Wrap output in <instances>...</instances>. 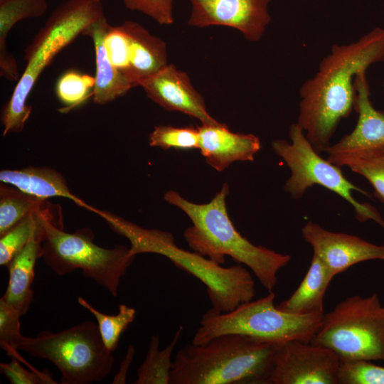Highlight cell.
<instances>
[{
    "mask_svg": "<svg viewBox=\"0 0 384 384\" xmlns=\"http://www.w3.org/2000/svg\"><path fill=\"white\" fill-rule=\"evenodd\" d=\"M383 60L384 28L376 27L354 42L334 45L302 85L296 123L318 153L325 152L341 120L355 110L357 75Z\"/></svg>",
    "mask_w": 384,
    "mask_h": 384,
    "instance_id": "6da1fadb",
    "label": "cell"
},
{
    "mask_svg": "<svg viewBox=\"0 0 384 384\" xmlns=\"http://www.w3.org/2000/svg\"><path fill=\"white\" fill-rule=\"evenodd\" d=\"M230 191L225 183L212 200L203 204L183 198L174 191L164 195V200L182 210L192 225L183 232L188 246L200 255L218 264L229 256L235 262L249 267L260 284L271 292L277 283V273L291 260V256L277 252L263 246L255 245L235 228L226 208Z\"/></svg>",
    "mask_w": 384,
    "mask_h": 384,
    "instance_id": "7a4b0ae2",
    "label": "cell"
},
{
    "mask_svg": "<svg viewBox=\"0 0 384 384\" xmlns=\"http://www.w3.org/2000/svg\"><path fill=\"white\" fill-rule=\"evenodd\" d=\"M94 213L114 232L129 241L132 255H161L198 279L207 288L214 311L229 312L254 298L255 281L246 267L240 265L222 267L195 251L178 247L169 232L142 228L107 210L95 208Z\"/></svg>",
    "mask_w": 384,
    "mask_h": 384,
    "instance_id": "3957f363",
    "label": "cell"
},
{
    "mask_svg": "<svg viewBox=\"0 0 384 384\" xmlns=\"http://www.w3.org/2000/svg\"><path fill=\"white\" fill-rule=\"evenodd\" d=\"M277 345L235 334L191 343L176 355L170 384H270Z\"/></svg>",
    "mask_w": 384,
    "mask_h": 384,
    "instance_id": "277c9868",
    "label": "cell"
},
{
    "mask_svg": "<svg viewBox=\"0 0 384 384\" xmlns=\"http://www.w3.org/2000/svg\"><path fill=\"white\" fill-rule=\"evenodd\" d=\"M103 15L101 0H68L53 11L25 49L26 68L1 112L3 136L23 129L32 111L27 100L42 72L55 55Z\"/></svg>",
    "mask_w": 384,
    "mask_h": 384,
    "instance_id": "5b68a950",
    "label": "cell"
},
{
    "mask_svg": "<svg viewBox=\"0 0 384 384\" xmlns=\"http://www.w3.org/2000/svg\"><path fill=\"white\" fill-rule=\"evenodd\" d=\"M42 223L44 238L41 257L54 273L61 276L80 269L85 277L117 297L120 280L135 257L129 247H102L94 242L95 235L90 228L73 233L65 232L60 208L45 213Z\"/></svg>",
    "mask_w": 384,
    "mask_h": 384,
    "instance_id": "8992f818",
    "label": "cell"
},
{
    "mask_svg": "<svg viewBox=\"0 0 384 384\" xmlns=\"http://www.w3.org/2000/svg\"><path fill=\"white\" fill-rule=\"evenodd\" d=\"M274 297L271 291L260 299L243 303L226 313L210 309L203 314L192 343H205L230 334L277 344L294 340L311 342L321 325L324 314L287 313L274 305Z\"/></svg>",
    "mask_w": 384,
    "mask_h": 384,
    "instance_id": "52a82bcc",
    "label": "cell"
},
{
    "mask_svg": "<svg viewBox=\"0 0 384 384\" xmlns=\"http://www.w3.org/2000/svg\"><path fill=\"white\" fill-rule=\"evenodd\" d=\"M15 348L51 362L60 373L62 384L101 382L110 374L114 363L97 324L92 321L58 333L43 331L35 337L22 336Z\"/></svg>",
    "mask_w": 384,
    "mask_h": 384,
    "instance_id": "ba28073f",
    "label": "cell"
},
{
    "mask_svg": "<svg viewBox=\"0 0 384 384\" xmlns=\"http://www.w3.org/2000/svg\"><path fill=\"white\" fill-rule=\"evenodd\" d=\"M311 343L332 350L342 361L384 362V305L377 293L348 297L324 313Z\"/></svg>",
    "mask_w": 384,
    "mask_h": 384,
    "instance_id": "9c48e42d",
    "label": "cell"
},
{
    "mask_svg": "<svg viewBox=\"0 0 384 384\" xmlns=\"http://www.w3.org/2000/svg\"><path fill=\"white\" fill-rule=\"evenodd\" d=\"M291 142L275 139L272 142L274 152L280 156L291 171L284 190L293 198H301L311 186L317 184L338 194L353 206L360 222L372 220L384 228V220L368 203L356 201L353 191L368 193L352 183L343 175L341 167L322 158L306 137L302 129L293 123L289 127Z\"/></svg>",
    "mask_w": 384,
    "mask_h": 384,
    "instance_id": "30bf717a",
    "label": "cell"
},
{
    "mask_svg": "<svg viewBox=\"0 0 384 384\" xmlns=\"http://www.w3.org/2000/svg\"><path fill=\"white\" fill-rule=\"evenodd\" d=\"M340 364L326 347L299 340L278 343L270 384H338Z\"/></svg>",
    "mask_w": 384,
    "mask_h": 384,
    "instance_id": "8fae6325",
    "label": "cell"
},
{
    "mask_svg": "<svg viewBox=\"0 0 384 384\" xmlns=\"http://www.w3.org/2000/svg\"><path fill=\"white\" fill-rule=\"evenodd\" d=\"M188 25L221 26L239 31L249 41H260L271 21V0H189Z\"/></svg>",
    "mask_w": 384,
    "mask_h": 384,
    "instance_id": "7c38bea8",
    "label": "cell"
},
{
    "mask_svg": "<svg viewBox=\"0 0 384 384\" xmlns=\"http://www.w3.org/2000/svg\"><path fill=\"white\" fill-rule=\"evenodd\" d=\"M304 240L335 277L351 266L373 260H384V244L369 242L356 235L327 230L308 221L302 228Z\"/></svg>",
    "mask_w": 384,
    "mask_h": 384,
    "instance_id": "4fadbf2b",
    "label": "cell"
},
{
    "mask_svg": "<svg viewBox=\"0 0 384 384\" xmlns=\"http://www.w3.org/2000/svg\"><path fill=\"white\" fill-rule=\"evenodd\" d=\"M146 96L168 111L180 112L198 119L201 124L218 122L208 112L202 95L186 72L167 64L140 85Z\"/></svg>",
    "mask_w": 384,
    "mask_h": 384,
    "instance_id": "5bb4252c",
    "label": "cell"
},
{
    "mask_svg": "<svg viewBox=\"0 0 384 384\" xmlns=\"http://www.w3.org/2000/svg\"><path fill=\"white\" fill-rule=\"evenodd\" d=\"M198 149L206 162L218 171L238 161H254L261 148L260 139L252 134L235 133L225 123L197 127Z\"/></svg>",
    "mask_w": 384,
    "mask_h": 384,
    "instance_id": "9a60e30c",
    "label": "cell"
},
{
    "mask_svg": "<svg viewBox=\"0 0 384 384\" xmlns=\"http://www.w3.org/2000/svg\"><path fill=\"white\" fill-rule=\"evenodd\" d=\"M358 120L353 130L325 151L328 154L353 152L384 146V112L376 110L370 100L366 72L355 79Z\"/></svg>",
    "mask_w": 384,
    "mask_h": 384,
    "instance_id": "2e32d148",
    "label": "cell"
},
{
    "mask_svg": "<svg viewBox=\"0 0 384 384\" xmlns=\"http://www.w3.org/2000/svg\"><path fill=\"white\" fill-rule=\"evenodd\" d=\"M122 23L127 33L126 77L135 87L168 64L166 45L137 22Z\"/></svg>",
    "mask_w": 384,
    "mask_h": 384,
    "instance_id": "e0dca14e",
    "label": "cell"
},
{
    "mask_svg": "<svg viewBox=\"0 0 384 384\" xmlns=\"http://www.w3.org/2000/svg\"><path fill=\"white\" fill-rule=\"evenodd\" d=\"M41 215V224L26 246L18 252L6 266L9 282L5 293L0 299L16 310L21 316L26 314L33 302L32 284L34 269L38 258L41 257V243L44 230Z\"/></svg>",
    "mask_w": 384,
    "mask_h": 384,
    "instance_id": "ac0fdd59",
    "label": "cell"
},
{
    "mask_svg": "<svg viewBox=\"0 0 384 384\" xmlns=\"http://www.w3.org/2000/svg\"><path fill=\"white\" fill-rule=\"evenodd\" d=\"M0 181L38 199L48 201L50 198L62 197L90 211L92 208L74 195L64 176L50 167L4 169L0 171Z\"/></svg>",
    "mask_w": 384,
    "mask_h": 384,
    "instance_id": "d6986e66",
    "label": "cell"
},
{
    "mask_svg": "<svg viewBox=\"0 0 384 384\" xmlns=\"http://www.w3.org/2000/svg\"><path fill=\"white\" fill-rule=\"evenodd\" d=\"M108 26L106 16L103 15L90 24L82 33L92 39L95 47V75L92 100L99 105H106L133 88L130 82L112 65L107 56L104 37Z\"/></svg>",
    "mask_w": 384,
    "mask_h": 384,
    "instance_id": "ffe728a7",
    "label": "cell"
},
{
    "mask_svg": "<svg viewBox=\"0 0 384 384\" xmlns=\"http://www.w3.org/2000/svg\"><path fill=\"white\" fill-rule=\"evenodd\" d=\"M334 277L326 265L313 255L309 270L299 287L277 308L298 315L324 314L325 293Z\"/></svg>",
    "mask_w": 384,
    "mask_h": 384,
    "instance_id": "44dd1931",
    "label": "cell"
},
{
    "mask_svg": "<svg viewBox=\"0 0 384 384\" xmlns=\"http://www.w3.org/2000/svg\"><path fill=\"white\" fill-rule=\"evenodd\" d=\"M47 0H4L0 2V75L11 81L20 78L17 63L6 48V38L14 26L29 18L43 16Z\"/></svg>",
    "mask_w": 384,
    "mask_h": 384,
    "instance_id": "7402d4cb",
    "label": "cell"
},
{
    "mask_svg": "<svg viewBox=\"0 0 384 384\" xmlns=\"http://www.w3.org/2000/svg\"><path fill=\"white\" fill-rule=\"evenodd\" d=\"M327 159L339 167L347 166L366 178L374 189V195L384 203V146L331 154Z\"/></svg>",
    "mask_w": 384,
    "mask_h": 384,
    "instance_id": "603a6c76",
    "label": "cell"
},
{
    "mask_svg": "<svg viewBox=\"0 0 384 384\" xmlns=\"http://www.w3.org/2000/svg\"><path fill=\"white\" fill-rule=\"evenodd\" d=\"M182 331L183 326H180L173 340L163 350H159V337L151 336L146 356L137 369L134 384H170L171 357Z\"/></svg>",
    "mask_w": 384,
    "mask_h": 384,
    "instance_id": "cb8c5ba5",
    "label": "cell"
},
{
    "mask_svg": "<svg viewBox=\"0 0 384 384\" xmlns=\"http://www.w3.org/2000/svg\"><path fill=\"white\" fill-rule=\"evenodd\" d=\"M48 201L38 199L3 183L0 187V236L29 214L43 209Z\"/></svg>",
    "mask_w": 384,
    "mask_h": 384,
    "instance_id": "d4e9b609",
    "label": "cell"
},
{
    "mask_svg": "<svg viewBox=\"0 0 384 384\" xmlns=\"http://www.w3.org/2000/svg\"><path fill=\"white\" fill-rule=\"evenodd\" d=\"M95 77L75 70L64 72L57 80L55 92L63 107L58 110L68 113L85 104L92 96Z\"/></svg>",
    "mask_w": 384,
    "mask_h": 384,
    "instance_id": "484cf974",
    "label": "cell"
},
{
    "mask_svg": "<svg viewBox=\"0 0 384 384\" xmlns=\"http://www.w3.org/2000/svg\"><path fill=\"white\" fill-rule=\"evenodd\" d=\"M77 302L95 317L105 347L112 353L118 347L122 334L134 321L136 310L122 304L119 306V311L116 315H108L95 309L81 297L78 298Z\"/></svg>",
    "mask_w": 384,
    "mask_h": 384,
    "instance_id": "4316f807",
    "label": "cell"
},
{
    "mask_svg": "<svg viewBox=\"0 0 384 384\" xmlns=\"http://www.w3.org/2000/svg\"><path fill=\"white\" fill-rule=\"evenodd\" d=\"M51 206L33 212L0 236V265L7 266L28 242L41 224V215Z\"/></svg>",
    "mask_w": 384,
    "mask_h": 384,
    "instance_id": "83f0119b",
    "label": "cell"
},
{
    "mask_svg": "<svg viewBox=\"0 0 384 384\" xmlns=\"http://www.w3.org/2000/svg\"><path fill=\"white\" fill-rule=\"evenodd\" d=\"M149 143L151 146L165 150L198 149V129L193 127L156 126L149 134Z\"/></svg>",
    "mask_w": 384,
    "mask_h": 384,
    "instance_id": "f1b7e54d",
    "label": "cell"
},
{
    "mask_svg": "<svg viewBox=\"0 0 384 384\" xmlns=\"http://www.w3.org/2000/svg\"><path fill=\"white\" fill-rule=\"evenodd\" d=\"M338 384H384V366L369 361H342Z\"/></svg>",
    "mask_w": 384,
    "mask_h": 384,
    "instance_id": "f546056e",
    "label": "cell"
},
{
    "mask_svg": "<svg viewBox=\"0 0 384 384\" xmlns=\"http://www.w3.org/2000/svg\"><path fill=\"white\" fill-rule=\"evenodd\" d=\"M21 316L16 310L0 299V346L9 356L18 360L22 358L15 348L22 336Z\"/></svg>",
    "mask_w": 384,
    "mask_h": 384,
    "instance_id": "4dcf8cb0",
    "label": "cell"
},
{
    "mask_svg": "<svg viewBox=\"0 0 384 384\" xmlns=\"http://www.w3.org/2000/svg\"><path fill=\"white\" fill-rule=\"evenodd\" d=\"M0 371L8 379L11 384H55L50 373L45 370H28L25 368L19 360L12 358L9 363H0Z\"/></svg>",
    "mask_w": 384,
    "mask_h": 384,
    "instance_id": "1f68e13d",
    "label": "cell"
},
{
    "mask_svg": "<svg viewBox=\"0 0 384 384\" xmlns=\"http://www.w3.org/2000/svg\"><path fill=\"white\" fill-rule=\"evenodd\" d=\"M127 9L137 11L161 25L174 23V0H122Z\"/></svg>",
    "mask_w": 384,
    "mask_h": 384,
    "instance_id": "d6a6232c",
    "label": "cell"
},
{
    "mask_svg": "<svg viewBox=\"0 0 384 384\" xmlns=\"http://www.w3.org/2000/svg\"><path fill=\"white\" fill-rule=\"evenodd\" d=\"M135 353V348L132 346H129L127 349L126 356L122 361L120 363V367L119 371L116 373L114 377L112 383L113 384H124L126 383L127 375L128 369L134 360V356Z\"/></svg>",
    "mask_w": 384,
    "mask_h": 384,
    "instance_id": "836d02e7",
    "label": "cell"
},
{
    "mask_svg": "<svg viewBox=\"0 0 384 384\" xmlns=\"http://www.w3.org/2000/svg\"><path fill=\"white\" fill-rule=\"evenodd\" d=\"M383 92H384V81H383Z\"/></svg>",
    "mask_w": 384,
    "mask_h": 384,
    "instance_id": "e575fe53",
    "label": "cell"
},
{
    "mask_svg": "<svg viewBox=\"0 0 384 384\" xmlns=\"http://www.w3.org/2000/svg\"><path fill=\"white\" fill-rule=\"evenodd\" d=\"M4 0H0V2L3 1Z\"/></svg>",
    "mask_w": 384,
    "mask_h": 384,
    "instance_id": "d590c367",
    "label": "cell"
}]
</instances>
